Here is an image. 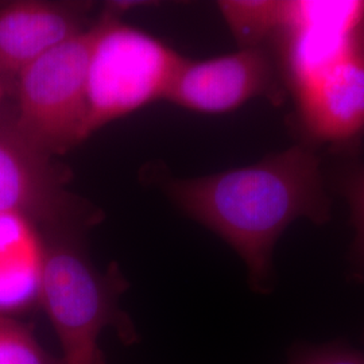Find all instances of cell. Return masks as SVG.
Wrapping results in <instances>:
<instances>
[{"instance_id": "obj_1", "label": "cell", "mask_w": 364, "mask_h": 364, "mask_svg": "<svg viewBox=\"0 0 364 364\" xmlns=\"http://www.w3.org/2000/svg\"><path fill=\"white\" fill-rule=\"evenodd\" d=\"M168 189L188 216L234 248L251 285L263 293L272 287L274 247L287 227L301 218L320 224L329 219L320 162L306 146L243 168L176 180Z\"/></svg>"}, {"instance_id": "obj_2", "label": "cell", "mask_w": 364, "mask_h": 364, "mask_svg": "<svg viewBox=\"0 0 364 364\" xmlns=\"http://www.w3.org/2000/svg\"><path fill=\"white\" fill-rule=\"evenodd\" d=\"M95 26L84 139L144 105L165 100L185 61L162 41L122 23L108 9Z\"/></svg>"}, {"instance_id": "obj_3", "label": "cell", "mask_w": 364, "mask_h": 364, "mask_svg": "<svg viewBox=\"0 0 364 364\" xmlns=\"http://www.w3.org/2000/svg\"><path fill=\"white\" fill-rule=\"evenodd\" d=\"M123 290L117 269L100 273L72 236L45 243L39 301L60 340L61 364H105L99 340L107 326L130 338L132 329L119 309Z\"/></svg>"}, {"instance_id": "obj_4", "label": "cell", "mask_w": 364, "mask_h": 364, "mask_svg": "<svg viewBox=\"0 0 364 364\" xmlns=\"http://www.w3.org/2000/svg\"><path fill=\"white\" fill-rule=\"evenodd\" d=\"M95 34L93 23L16 77V115L10 124L53 158L85 141L87 73Z\"/></svg>"}, {"instance_id": "obj_5", "label": "cell", "mask_w": 364, "mask_h": 364, "mask_svg": "<svg viewBox=\"0 0 364 364\" xmlns=\"http://www.w3.org/2000/svg\"><path fill=\"white\" fill-rule=\"evenodd\" d=\"M284 99V78L266 46L207 60L185 58L165 100L200 114H227L255 97Z\"/></svg>"}, {"instance_id": "obj_6", "label": "cell", "mask_w": 364, "mask_h": 364, "mask_svg": "<svg viewBox=\"0 0 364 364\" xmlns=\"http://www.w3.org/2000/svg\"><path fill=\"white\" fill-rule=\"evenodd\" d=\"M363 18V1H290L287 21L274 38L289 90L355 48Z\"/></svg>"}, {"instance_id": "obj_7", "label": "cell", "mask_w": 364, "mask_h": 364, "mask_svg": "<svg viewBox=\"0 0 364 364\" xmlns=\"http://www.w3.org/2000/svg\"><path fill=\"white\" fill-rule=\"evenodd\" d=\"M68 173L53 156L28 144L11 124L0 126V213L64 225L80 213L66 191Z\"/></svg>"}, {"instance_id": "obj_8", "label": "cell", "mask_w": 364, "mask_h": 364, "mask_svg": "<svg viewBox=\"0 0 364 364\" xmlns=\"http://www.w3.org/2000/svg\"><path fill=\"white\" fill-rule=\"evenodd\" d=\"M290 91L299 123L314 141L343 144L364 132V55L358 45Z\"/></svg>"}, {"instance_id": "obj_9", "label": "cell", "mask_w": 364, "mask_h": 364, "mask_svg": "<svg viewBox=\"0 0 364 364\" xmlns=\"http://www.w3.org/2000/svg\"><path fill=\"white\" fill-rule=\"evenodd\" d=\"M91 6L18 0L0 7V77H16L68 39L87 30Z\"/></svg>"}, {"instance_id": "obj_10", "label": "cell", "mask_w": 364, "mask_h": 364, "mask_svg": "<svg viewBox=\"0 0 364 364\" xmlns=\"http://www.w3.org/2000/svg\"><path fill=\"white\" fill-rule=\"evenodd\" d=\"M45 242L37 223L0 213V316L22 312L41 297Z\"/></svg>"}, {"instance_id": "obj_11", "label": "cell", "mask_w": 364, "mask_h": 364, "mask_svg": "<svg viewBox=\"0 0 364 364\" xmlns=\"http://www.w3.org/2000/svg\"><path fill=\"white\" fill-rule=\"evenodd\" d=\"M290 1L274 0H223L218 3L221 15L240 49L266 46L282 28Z\"/></svg>"}, {"instance_id": "obj_12", "label": "cell", "mask_w": 364, "mask_h": 364, "mask_svg": "<svg viewBox=\"0 0 364 364\" xmlns=\"http://www.w3.org/2000/svg\"><path fill=\"white\" fill-rule=\"evenodd\" d=\"M0 364H61L43 351L26 326L0 316Z\"/></svg>"}, {"instance_id": "obj_13", "label": "cell", "mask_w": 364, "mask_h": 364, "mask_svg": "<svg viewBox=\"0 0 364 364\" xmlns=\"http://www.w3.org/2000/svg\"><path fill=\"white\" fill-rule=\"evenodd\" d=\"M340 189L350 204L352 223L356 231L355 258L364 267V166L346 173L341 178Z\"/></svg>"}, {"instance_id": "obj_14", "label": "cell", "mask_w": 364, "mask_h": 364, "mask_svg": "<svg viewBox=\"0 0 364 364\" xmlns=\"http://www.w3.org/2000/svg\"><path fill=\"white\" fill-rule=\"evenodd\" d=\"M289 364H364V353L341 344L301 347Z\"/></svg>"}, {"instance_id": "obj_15", "label": "cell", "mask_w": 364, "mask_h": 364, "mask_svg": "<svg viewBox=\"0 0 364 364\" xmlns=\"http://www.w3.org/2000/svg\"><path fill=\"white\" fill-rule=\"evenodd\" d=\"M356 45H358V49L360 50V53L364 55V18L360 22V25L358 27V33H356Z\"/></svg>"}, {"instance_id": "obj_16", "label": "cell", "mask_w": 364, "mask_h": 364, "mask_svg": "<svg viewBox=\"0 0 364 364\" xmlns=\"http://www.w3.org/2000/svg\"><path fill=\"white\" fill-rule=\"evenodd\" d=\"M3 95H4V85H3V78L0 77V102L3 99Z\"/></svg>"}]
</instances>
